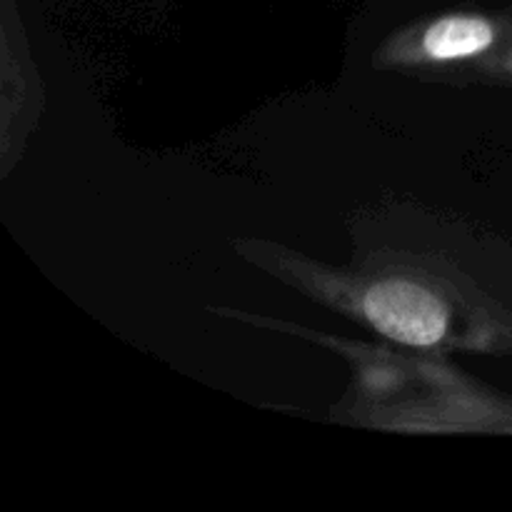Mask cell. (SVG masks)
<instances>
[{
  "instance_id": "1",
  "label": "cell",
  "mask_w": 512,
  "mask_h": 512,
  "mask_svg": "<svg viewBox=\"0 0 512 512\" xmlns=\"http://www.w3.org/2000/svg\"><path fill=\"white\" fill-rule=\"evenodd\" d=\"M363 310L378 333L415 348L440 343L448 330V310L443 300L423 285L408 280L373 285L365 293Z\"/></svg>"
},
{
  "instance_id": "2",
  "label": "cell",
  "mask_w": 512,
  "mask_h": 512,
  "mask_svg": "<svg viewBox=\"0 0 512 512\" xmlns=\"http://www.w3.org/2000/svg\"><path fill=\"white\" fill-rule=\"evenodd\" d=\"M493 40V25L480 15H450L425 30L423 50L433 60H463L488 50Z\"/></svg>"
}]
</instances>
